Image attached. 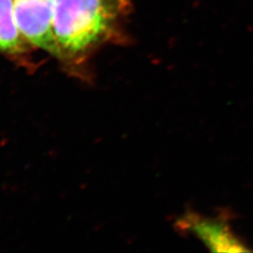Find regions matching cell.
<instances>
[{
    "instance_id": "6da1fadb",
    "label": "cell",
    "mask_w": 253,
    "mask_h": 253,
    "mask_svg": "<svg viewBox=\"0 0 253 253\" xmlns=\"http://www.w3.org/2000/svg\"><path fill=\"white\" fill-rule=\"evenodd\" d=\"M128 0H54L53 31L60 60L81 67L93 51L118 37Z\"/></svg>"
},
{
    "instance_id": "7a4b0ae2",
    "label": "cell",
    "mask_w": 253,
    "mask_h": 253,
    "mask_svg": "<svg viewBox=\"0 0 253 253\" xmlns=\"http://www.w3.org/2000/svg\"><path fill=\"white\" fill-rule=\"evenodd\" d=\"M19 29L27 42L60 59L53 31L54 0H13Z\"/></svg>"
},
{
    "instance_id": "3957f363",
    "label": "cell",
    "mask_w": 253,
    "mask_h": 253,
    "mask_svg": "<svg viewBox=\"0 0 253 253\" xmlns=\"http://www.w3.org/2000/svg\"><path fill=\"white\" fill-rule=\"evenodd\" d=\"M177 226L183 231L192 233L212 252L243 253L251 251L233 233L229 222L222 217L212 218L189 213L177 221Z\"/></svg>"
},
{
    "instance_id": "277c9868",
    "label": "cell",
    "mask_w": 253,
    "mask_h": 253,
    "mask_svg": "<svg viewBox=\"0 0 253 253\" xmlns=\"http://www.w3.org/2000/svg\"><path fill=\"white\" fill-rule=\"evenodd\" d=\"M27 43L16 22L13 0H0V52L22 54L27 51Z\"/></svg>"
}]
</instances>
